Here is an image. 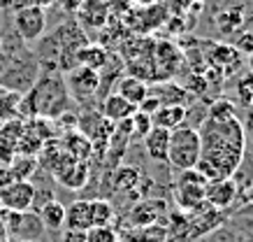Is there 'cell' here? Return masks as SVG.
Returning <instances> with one entry per match:
<instances>
[{"instance_id": "1", "label": "cell", "mask_w": 253, "mask_h": 242, "mask_svg": "<svg viewBox=\"0 0 253 242\" xmlns=\"http://www.w3.org/2000/svg\"><path fill=\"white\" fill-rule=\"evenodd\" d=\"M200 135V161L198 168L209 182L232 177L242 165L246 147L244 126L237 117L232 119H209L198 128Z\"/></svg>"}, {"instance_id": "2", "label": "cell", "mask_w": 253, "mask_h": 242, "mask_svg": "<svg viewBox=\"0 0 253 242\" xmlns=\"http://www.w3.org/2000/svg\"><path fill=\"white\" fill-rule=\"evenodd\" d=\"M72 98L61 72H40L35 84L21 96L19 117L33 119H61L72 107Z\"/></svg>"}, {"instance_id": "3", "label": "cell", "mask_w": 253, "mask_h": 242, "mask_svg": "<svg viewBox=\"0 0 253 242\" xmlns=\"http://www.w3.org/2000/svg\"><path fill=\"white\" fill-rule=\"evenodd\" d=\"M200 161V135L198 128L193 126H179L169 131V145H168V163L174 170L184 172L195 168Z\"/></svg>"}, {"instance_id": "4", "label": "cell", "mask_w": 253, "mask_h": 242, "mask_svg": "<svg viewBox=\"0 0 253 242\" xmlns=\"http://www.w3.org/2000/svg\"><path fill=\"white\" fill-rule=\"evenodd\" d=\"M40 77V65L38 58L31 49L23 47L21 51H16L14 58L9 61V65L2 70L0 75V89H7V91H14V94H26L35 79Z\"/></svg>"}, {"instance_id": "5", "label": "cell", "mask_w": 253, "mask_h": 242, "mask_svg": "<svg viewBox=\"0 0 253 242\" xmlns=\"http://www.w3.org/2000/svg\"><path fill=\"white\" fill-rule=\"evenodd\" d=\"M0 221L5 226L9 240H31L38 242L44 235V226L40 221L38 212H9V210H0Z\"/></svg>"}, {"instance_id": "6", "label": "cell", "mask_w": 253, "mask_h": 242, "mask_svg": "<svg viewBox=\"0 0 253 242\" xmlns=\"http://www.w3.org/2000/svg\"><path fill=\"white\" fill-rule=\"evenodd\" d=\"M12 31L23 45H35L46 31L44 7H19L12 9Z\"/></svg>"}, {"instance_id": "7", "label": "cell", "mask_w": 253, "mask_h": 242, "mask_svg": "<svg viewBox=\"0 0 253 242\" xmlns=\"http://www.w3.org/2000/svg\"><path fill=\"white\" fill-rule=\"evenodd\" d=\"M63 77H65V86H68V94L72 100H79V102L91 100L100 91L98 70H91V68H84V65H75Z\"/></svg>"}, {"instance_id": "8", "label": "cell", "mask_w": 253, "mask_h": 242, "mask_svg": "<svg viewBox=\"0 0 253 242\" xmlns=\"http://www.w3.org/2000/svg\"><path fill=\"white\" fill-rule=\"evenodd\" d=\"M33 198H35V184L33 182L14 180L7 187L0 189V210L9 212H28L33 210Z\"/></svg>"}, {"instance_id": "9", "label": "cell", "mask_w": 253, "mask_h": 242, "mask_svg": "<svg viewBox=\"0 0 253 242\" xmlns=\"http://www.w3.org/2000/svg\"><path fill=\"white\" fill-rule=\"evenodd\" d=\"M207 177L198 170V168H191V170H184L181 177H179V184H176V198L184 207H198V205L205 203V187H207Z\"/></svg>"}, {"instance_id": "10", "label": "cell", "mask_w": 253, "mask_h": 242, "mask_svg": "<svg viewBox=\"0 0 253 242\" xmlns=\"http://www.w3.org/2000/svg\"><path fill=\"white\" fill-rule=\"evenodd\" d=\"M179 63H181V51L169 42H161L154 56V79L169 82V77L179 70Z\"/></svg>"}, {"instance_id": "11", "label": "cell", "mask_w": 253, "mask_h": 242, "mask_svg": "<svg viewBox=\"0 0 253 242\" xmlns=\"http://www.w3.org/2000/svg\"><path fill=\"white\" fill-rule=\"evenodd\" d=\"M235 198H237V184H235L232 177L211 180V182H207V187H205V200H207L211 207H216V210L230 207Z\"/></svg>"}, {"instance_id": "12", "label": "cell", "mask_w": 253, "mask_h": 242, "mask_svg": "<svg viewBox=\"0 0 253 242\" xmlns=\"http://www.w3.org/2000/svg\"><path fill=\"white\" fill-rule=\"evenodd\" d=\"M149 94H154L161 105H179V107L188 109V102L195 98V96L181 84H174V82H161L156 89H149Z\"/></svg>"}, {"instance_id": "13", "label": "cell", "mask_w": 253, "mask_h": 242, "mask_svg": "<svg viewBox=\"0 0 253 242\" xmlns=\"http://www.w3.org/2000/svg\"><path fill=\"white\" fill-rule=\"evenodd\" d=\"M65 231H79L86 233L88 228H93L91 219V200H75L65 207Z\"/></svg>"}, {"instance_id": "14", "label": "cell", "mask_w": 253, "mask_h": 242, "mask_svg": "<svg viewBox=\"0 0 253 242\" xmlns=\"http://www.w3.org/2000/svg\"><path fill=\"white\" fill-rule=\"evenodd\" d=\"M209 63L216 70L221 72L223 77H230L235 70L242 68V54L235 47H225V45H216L209 54Z\"/></svg>"}, {"instance_id": "15", "label": "cell", "mask_w": 253, "mask_h": 242, "mask_svg": "<svg viewBox=\"0 0 253 242\" xmlns=\"http://www.w3.org/2000/svg\"><path fill=\"white\" fill-rule=\"evenodd\" d=\"M144 149L149 158H154L156 163H168V145H169V131L165 128H151L149 133L142 138Z\"/></svg>"}, {"instance_id": "16", "label": "cell", "mask_w": 253, "mask_h": 242, "mask_svg": "<svg viewBox=\"0 0 253 242\" xmlns=\"http://www.w3.org/2000/svg\"><path fill=\"white\" fill-rule=\"evenodd\" d=\"M135 112H137V107L130 105L119 94H114V91L109 96H105V100H102V114H105L107 121H114V124H121L126 119H130Z\"/></svg>"}, {"instance_id": "17", "label": "cell", "mask_w": 253, "mask_h": 242, "mask_svg": "<svg viewBox=\"0 0 253 242\" xmlns=\"http://www.w3.org/2000/svg\"><path fill=\"white\" fill-rule=\"evenodd\" d=\"M151 121H154L156 128L174 131V128L186 124V107H179V105H161V107L151 114Z\"/></svg>"}, {"instance_id": "18", "label": "cell", "mask_w": 253, "mask_h": 242, "mask_svg": "<svg viewBox=\"0 0 253 242\" xmlns=\"http://www.w3.org/2000/svg\"><path fill=\"white\" fill-rule=\"evenodd\" d=\"M116 94L121 96V98H126L130 105H135V107H137L139 102L149 96V84H146L144 79H137V77H132V75H128V77L119 79Z\"/></svg>"}, {"instance_id": "19", "label": "cell", "mask_w": 253, "mask_h": 242, "mask_svg": "<svg viewBox=\"0 0 253 242\" xmlns=\"http://www.w3.org/2000/svg\"><path fill=\"white\" fill-rule=\"evenodd\" d=\"M38 217H40V221H42L44 231L46 228H49V231H61V228L65 226V205L54 198V200H49V203H44L40 207Z\"/></svg>"}, {"instance_id": "20", "label": "cell", "mask_w": 253, "mask_h": 242, "mask_svg": "<svg viewBox=\"0 0 253 242\" xmlns=\"http://www.w3.org/2000/svg\"><path fill=\"white\" fill-rule=\"evenodd\" d=\"M109 63V54L98 45H84V47L77 51V65H84V68H91V70H105V65Z\"/></svg>"}, {"instance_id": "21", "label": "cell", "mask_w": 253, "mask_h": 242, "mask_svg": "<svg viewBox=\"0 0 253 242\" xmlns=\"http://www.w3.org/2000/svg\"><path fill=\"white\" fill-rule=\"evenodd\" d=\"M86 180H88L86 163H79V161H75L70 168H65V170L56 177V182H61L65 189H84Z\"/></svg>"}, {"instance_id": "22", "label": "cell", "mask_w": 253, "mask_h": 242, "mask_svg": "<svg viewBox=\"0 0 253 242\" xmlns=\"http://www.w3.org/2000/svg\"><path fill=\"white\" fill-rule=\"evenodd\" d=\"M38 158L35 156H23V154H14L12 163L7 165L9 172L14 180H23V182H31V177L38 172Z\"/></svg>"}, {"instance_id": "23", "label": "cell", "mask_w": 253, "mask_h": 242, "mask_svg": "<svg viewBox=\"0 0 253 242\" xmlns=\"http://www.w3.org/2000/svg\"><path fill=\"white\" fill-rule=\"evenodd\" d=\"M19 102H21V94L0 89V124L19 117Z\"/></svg>"}, {"instance_id": "24", "label": "cell", "mask_w": 253, "mask_h": 242, "mask_svg": "<svg viewBox=\"0 0 253 242\" xmlns=\"http://www.w3.org/2000/svg\"><path fill=\"white\" fill-rule=\"evenodd\" d=\"M91 219L93 226H112L116 219L114 205L107 200H91Z\"/></svg>"}, {"instance_id": "25", "label": "cell", "mask_w": 253, "mask_h": 242, "mask_svg": "<svg viewBox=\"0 0 253 242\" xmlns=\"http://www.w3.org/2000/svg\"><path fill=\"white\" fill-rule=\"evenodd\" d=\"M65 151H68L70 156L75 158V161H79V163H84L86 158L91 156V142L86 140L84 135L79 133H72L65 140Z\"/></svg>"}, {"instance_id": "26", "label": "cell", "mask_w": 253, "mask_h": 242, "mask_svg": "<svg viewBox=\"0 0 253 242\" xmlns=\"http://www.w3.org/2000/svg\"><path fill=\"white\" fill-rule=\"evenodd\" d=\"M242 24H244V12L239 7L225 9L223 14H218V28H221V33H225V35L237 33L239 28H242Z\"/></svg>"}, {"instance_id": "27", "label": "cell", "mask_w": 253, "mask_h": 242, "mask_svg": "<svg viewBox=\"0 0 253 242\" xmlns=\"http://www.w3.org/2000/svg\"><path fill=\"white\" fill-rule=\"evenodd\" d=\"M207 117L209 119H232L237 117L235 114V105L230 100H225V98H216L207 109Z\"/></svg>"}, {"instance_id": "28", "label": "cell", "mask_w": 253, "mask_h": 242, "mask_svg": "<svg viewBox=\"0 0 253 242\" xmlns=\"http://www.w3.org/2000/svg\"><path fill=\"white\" fill-rule=\"evenodd\" d=\"M86 242H119L114 226H93L86 231Z\"/></svg>"}, {"instance_id": "29", "label": "cell", "mask_w": 253, "mask_h": 242, "mask_svg": "<svg viewBox=\"0 0 253 242\" xmlns=\"http://www.w3.org/2000/svg\"><path fill=\"white\" fill-rule=\"evenodd\" d=\"M130 128H132V133H135V138L142 140V138L154 128V121H151V117L144 114V112H135L130 117Z\"/></svg>"}, {"instance_id": "30", "label": "cell", "mask_w": 253, "mask_h": 242, "mask_svg": "<svg viewBox=\"0 0 253 242\" xmlns=\"http://www.w3.org/2000/svg\"><path fill=\"white\" fill-rule=\"evenodd\" d=\"M235 49H237L239 54H244V56L251 54V51H253V31L242 33V35H239V40L235 42Z\"/></svg>"}, {"instance_id": "31", "label": "cell", "mask_w": 253, "mask_h": 242, "mask_svg": "<svg viewBox=\"0 0 253 242\" xmlns=\"http://www.w3.org/2000/svg\"><path fill=\"white\" fill-rule=\"evenodd\" d=\"M14 145L7 142L5 138H0V165H9L12 163V158H14Z\"/></svg>"}, {"instance_id": "32", "label": "cell", "mask_w": 253, "mask_h": 242, "mask_svg": "<svg viewBox=\"0 0 253 242\" xmlns=\"http://www.w3.org/2000/svg\"><path fill=\"white\" fill-rule=\"evenodd\" d=\"M158 107H161V100H158L154 94H149L144 100L137 105V112H144V114H149V117H151V114H154Z\"/></svg>"}, {"instance_id": "33", "label": "cell", "mask_w": 253, "mask_h": 242, "mask_svg": "<svg viewBox=\"0 0 253 242\" xmlns=\"http://www.w3.org/2000/svg\"><path fill=\"white\" fill-rule=\"evenodd\" d=\"M56 242H86V233H79V231H63V235Z\"/></svg>"}, {"instance_id": "34", "label": "cell", "mask_w": 253, "mask_h": 242, "mask_svg": "<svg viewBox=\"0 0 253 242\" xmlns=\"http://www.w3.org/2000/svg\"><path fill=\"white\" fill-rule=\"evenodd\" d=\"M9 182H14V177H12V172H9L7 165H0V189L7 187Z\"/></svg>"}, {"instance_id": "35", "label": "cell", "mask_w": 253, "mask_h": 242, "mask_svg": "<svg viewBox=\"0 0 253 242\" xmlns=\"http://www.w3.org/2000/svg\"><path fill=\"white\" fill-rule=\"evenodd\" d=\"M0 242H9L7 233H5V226H2V221H0Z\"/></svg>"}, {"instance_id": "36", "label": "cell", "mask_w": 253, "mask_h": 242, "mask_svg": "<svg viewBox=\"0 0 253 242\" xmlns=\"http://www.w3.org/2000/svg\"><path fill=\"white\" fill-rule=\"evenodd\" d=\"M5 9H9V0H0V12H5Z\"/></svg>"}, {"instance_id": "37", "label": "cell", "mask_w": 253, "mask_h": 242, "mask_svg": "<svg viewBox=\"0 0 253 242\" xmlns=\"http://www.w3.org/2000/svg\"><path fill=\"white\" fill-rule=\"evenodd\" d=\"M249 70H251V77H253V51L249 54Z\"/></svg>"}, {"instance_id": "38", "label": "cell", "mask_w": 253, "mask_h": 242, "mask_svg": "<svg viewBox=\"0 0 253 242\" xmlns=\"http://www.w3.org/2000/svg\"><path fill=\"white\" fill-rule=\"evenodd\" d=\"M9 242H31V240H9Z\"/></svg>"}, {"instance_id": "39", "label": "cell", "mask_w": 253, "mask_h": 242, "mask_svg": "<svg viewBox=\"0 0 253 242\" xmlns=\"http://www.w3.org/2000/svg\"><path fill=\"white\" fill-rule=\"evenodd\" d=\"M0 45H2V31H0Z\"/></svg>"}]
</instances>
